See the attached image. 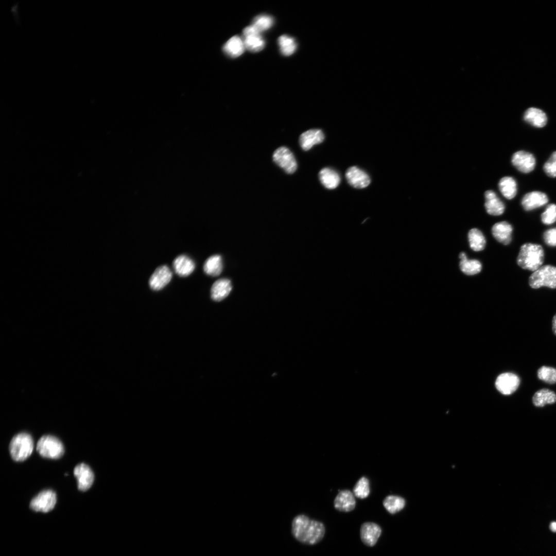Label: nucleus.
<instances>
[{"mask_svg":"<svg viewBox=\"0 0 556 556\" xmlns=\"http://www.w3.org/2000/svg\"><path fill=\"white\" fill-rule=\"evenodd\" d=\"M37 450L43 457L57 459L64 453V446L60 440L55 436L45 435L38 441Z\"/></svg>","mask_w":556,"mask_h":556,"instance_id":"39448f33","label":"nucleus"},{"mask_svg":"<svg viewBox=\"0 0 556 556\" xmlns=\"http://www.w3.org/2000/svg\"><path fill=\"white\" fill-rule=\"evenodd\" d=\"M172 278V272L170 269L166 265H163L157 268L151 275L149 284L150 288L154 290H159L163 288L170 281Z\"/></svg>","mask_w":556,"mask_h":556,"instance_id":"ddd939ff","label":"nucleus"},{"mask_svg":"<svg viewBox=\"0 0 556 556\" xmlns=\"http://www.w3.org/2000/svg\"><path fill=\"white\" fill-rule=\"evenodd\" d=\"M173 267L178 275L187 276L193 272L195 265L192 259L188 256L180 255L174 259Z\"/></svg>","mask_w":556,"mask_h":556,"instance_id":"aec40b11","label":"nucleus"},{"mask_svg":"<svg viewBox=\"0 0 556 556\" xmlns=\"http://www.w3.org/2000/svg\"><path fill=\"white\" fill-rule=\"evenodd\" d=\"M273 161L288 173H292L297 168L296 160L290 150L286 147L277 148L273 153Z\"/></svg>","mask_w":556,"mask_h":556,"instance_id":"0eeeda50","label":"nucleus"},{"mask_svg":"<svg viewBox=\"0 0 556 556\" xmlns=\"http://www.w3.org/2000/svg\"><path fill=\"white\" fill-rule=\"evenodd\" d=\"M524 119L527 123L537 128L544 127L547 122V117L545 113L539 109L533 107L525 111Z\"/></svg>","mask_w":556,"mask_h":556,"instance_id":"4be33fe9","label":"nucleus"},{"mask_svg":"<svg viewBox=\"0 0 556 556\" xmlns=\"http://www.w3.org/2000/svg\"><path fill=\"white\" fill-rule=\"evenodd\" d=\"M74 474L77 480L78 488L80 491H86L91 487L94 475L88 465L83 463L78 464L74 470Z\"/></svg>","mask_w":556,"mask_h":556,"instance_id":"9b49d317","label":"nucleus"},{"mask_svg":"<svg viewBox=\"0 0 556 556\" xmlns=\"http://www.w3.org/2000/svg\"><path fill=\"white\" fill-rule=\"evenodd\" d=\"M468 240L471 248L474 251H482L485 247V237L478 229L473 228L469 231Z\"/></svg>","mask_w":556,"mask_h":556,"instance_id":"c85d7f7f","label":"nucleus"},{"mask_svg":"<svg viewBox=\"0 0 556 556\" xmlns=\"http://www.w3.org/2000/svg\"><path fill=\"white\" fill-rule=\"evenodd\" d=\"M519 384V377L511 372L500 374L495 381L496 389L504 395H510L514 393L518 389Z\"/></svg>","mask_w":556,"mask_h":556,"instance_id":"1a4fd4ad","label":"nucleus"},{"mask_svg":"<svg viewBox=\"0 0 556 556\" xmlns=\"http://www.w3.org/2000/svg\"><path fill=\"white\" fill-rule=\"evenodd\" d=\"M324 140L322 131L312 129L302 133L299 137L300 145L304 151L310 149L314 145L321 143Z\"/></svg>","mask_w":556,"mask_h":556,"instance_id":"2eb2a0df","label":"nucleus"},{"mask_svg":"<svg viewBox=\"0 0 556 556\" xmlns=\"http://www.w3.org/2000/svg\"><path fill=\"white\" fill-rule=\"evenodd\" d=\"M460 262L459 264L461 271L465 274L473 275L479 273L482 269V265L477 259H468L466 254L462 252L459 254Z\"/></svg>","mask_w":556,"mask_h":556,"instance_id":"393cba45","label":"nucleus"},{"mask_svg":"<svg viewBox=\"0 0 556 556\" xmlns=\"http://www.w3.org/2000/svg\"><path fill=\"white\" fill-rule=\"evenodd\" d=\"M550 529L553 531L556 532V522H553L550 526Z\"/></svg>","mask_w":556,"mask_h":556,"instance_id":"58836bf2","label":"nucleus"},{"mask_svg":"<svg viewBox=\"0 0 556 556\" xmlns=\"http://www.w3.org/2000/svg\"><path fill=\"white\" fill-rule=\"evenodd\" d=\"M383 505L389 513L393 514L404 508L405 500L398 496L389 495L384 499Z\"/></svg>","mask_w":556,"mask_h":556,"instance_id":"c756f323","label":"nucleus"},{"mask_svg":"<svg viewBox=\"0 0 556 556\" xmlns=\"http://www.w3.org/2000/svg\"><path fill=\"white\" fill-rule=\"evenodd\" d=\"M498 187L502 195L508 199H513L517 193V184L511 177L502 178L498 183Z\"/></svg>","mask_w":556,"mask_h":556,"instance_id":"cd10ccee","label":"nucleus"},{"mask_svg":"<svg viewBox=\"0 0 556 556\" xmlns=\"http://www.w3.org/2000/svg\"><path fill=\"white\" fill-rule=\"evenodd\" d=\"M532 402L536 407H543L546 404H552L556 402V394L548 389H541L534 394Z\"/></svg>","mask_w":556,"mask_h":556,"instance_id":"a878e982","label":"nucleus"},{"mask_svg":"<svg viewBox=\"0 0 556 556\" xmlns=\"http://www.w3.org/2000/svg\"><path fill=\"white\" fill-rule=\"evenodd\" d=\"M548 201L547 196L540 191L526 194L522 200V205L526 211H531L545 205Z\"/></svg>","mask_w":556,"mask_h":556,"instance_id":"dca6fc26","label":"nucleus"},{"mask_svg":"<svg viewBox=\"0 0 556 556\" xmlns=\"http://www.w3.org/2000/svg\"><path fill=\"white\" fill-rule=\"evenodd\" d=\"M325 532L324 524L311 519L304 514L296 516L291 523V533L298 542L309 545H315L323 539Z\"/></svg>","mask_w":556,"mask_h":556,"instance_id":"f257e3e1","label":"nucleus"},{"mask_svg":"<svg viewBox=\"0 0 556 556\" xmlns=\"http://www.w3.org/2000/svg\"><path fill=\"white\" fill-rule=\"evenodd\" d=\"M33 448V441L28 433L21 432L13 437L9 444L11 458L18 462L23 461L31 454Z\"/></svg>","mask_w":556,"mask_h":556,"instance_id":"7ed1b4c3","label":"nucleus"},{"mask_svg":"<svg viewBox=\"0 0 556 556\" xmlns=\"http://www.w3.org/2000/svg\"><path fill=\"white\" fill-rule=\"evenodd\" d=\"M232 288L230 280L227 279H219L216 281L212 286L211 298L215 301H220L229 294Z\"/></svg>","mask_w":556,"mask_h":556,"instance_id":"412c9836","label":"nucleus"},{"mask_svg":"<svg viewBox=\"0 0 556 556\" xmlns=\"http://www.w3.org/2000/svg\"><path fill=\"white\" fill-rule=\"evenodd\" d=\"M537 376L540 380L549 384L556 383V369L547 366H542L537 372Z\"/></svg>","mask_w":556,"mask_h":556,"instance_id":"473e14b6","label":"nucleus"},{"mask_svg":"<svg viewBox=\"0 0 556 556\" xmlns=\"http://www.w3.org/2000/svg\"><path fill=\"white\" fill-rule=\"evenodd\" d=\"M345 178L348 183L356 188H363L370 183L369 175L357 166L349 168L345 172Z\"/></svg>","mask_w":556,"mask_h":556,"instance_id":"4468645a","label":"nucleus"},{"mask_svg":"<svg viewBox=\"0 0 556 556\" xmlns=\"http://www.w3.org/2000/svg\"><path fill=\"white\" fill-rule=\"evenodd\" d=\"M274 20L272 16L262 14L256 16L252 22L253 26L257 31L262 33L271 27L273 24Z\"/></svg>","mask_w":556,"mask_h":556,"instance_id":"2f4dec72","label":"nucleus"},{"mask_svg":"<svg viewBox=\"0 0 556 556\" xmlns=\"http://www.w3.org/2000/svg\"><path fill=\"white\" fill-rule=\"evenodd\" d=\"M486 212L492 215H500L505 211V206L502 201L492 190H487L484 194Z\"/></svg>","mask_w":556,"mask_h":556,"instance_id":"6ab92c4d","label":"nucleus"},{"mask_svg":"<svg viewBox=\"0 0 556 556\" xmlns=\"http://www.w3.org/2000/svg\"><path fill=\"white\" fill-rule=\"evenodd\" d=\"M222 260L221 256L219 255H214L208 257L203 266L205 273L213 276L219 275L222 272Z\"/></svg>","mask_w":556,"mask_h":556,"instance_id":"bb28decb","label":"nucleus"},{"mask_svg":"<svg viewBox=\"0 0 556 556\" xmlns=\"http://www.w3.org/2000/svg\"><path fill=\"white\" fill-rule=\"evenodd\" d=\"M56 501V494L54 491L44 490L31 500L30 508L36 512L47 513L54 509Z\"/></svg>","mask_w":556,"mask_h":556,"instance_id":"423d86ee","label":"nucleus"},{"mask_svg":"<svg viewBox=\"0 0 556 556\" xmlns=\"http://www.w3.org/2000/svg\"><path fill=\"white\" fill-rule=\"evenodd\" d=\"M512 164L520 172L529 173L535 168L536 161L531 153L523 150L515 152L512 157Z\"/></svg>","mask_w":556,"mask_h":556,"instance_id":"9d476101","label":"nucleus"},{"mask_svg":"<svg viewBox=\"0 0 556 556\" xmlns=\"http://www.w3.org/2000/svg\"><path fill=\"white\" fill-rule=\"evenodd\" d=\"M242 40L246 49L252 53L258 52L265 46V40L261 33L252 25L244 29Z\"/></svg>","mask_w":556,"mask_h":556,"instance_id":"6e6552de","label":"nucleus"},{"mask_svg":"<svg viewBox=\"0 0 556 556\" xmlns=\"http://www.w3.org/2000/svg\"><path fill=\"white\" fill-rule=\"evenodd\" d=\"M334 504L335 509L339 511L350 512L356 506L354 495L348 490L340 491L335 497Z\"/></svg>","mask_w":556,"mask_h":556,"instance_id":"f3484780","label":"nucleus"},{"mask_svg":"<svg viewBox=\"0 0 556 556\" xmlns=\"http://www.w3.org/2000/svg\"><path fill=\"white\" fill-rule=\"evenodd\" d=\"M246 49L242 38L235 36L231 38L223 45V50L231 58H237L243 54Z\"/></svg>","mask_w":556,"mask_h":556,"instance_id":"b1692460","label":"nucleus"},{"mask_svg":"<svg viewBox=\"0 0 556 556\" xmlns=\"http://www.w3.org/2000/svg\"><path fill=\"white\" fill-rule=\"evenodd\" d=\"M542 222L547 225L551 224L556 221V204H548L545 211L541 215Z\"/></svg>","mask_w":556,"mask_h":556,"instance_id":"f704fd0d","label":"nucleus"},{"mask_svg":"<svg viewBox=\"0 0 556 556\" xmlns=\"http://www.w3.org/2000/svg\"><path fill=\"white\" fill-rule=\"evenodd\" d=\"M529 284L533 289L543 286L556 288V267L550 265H542L530 276Z\"/></svg>","mask_w":556,"mask_h":556,"instance_id":"20e7f679","label":"nucleus"},{"mask_svg":"<svg viewBox=\"0 0 556 556\" xmlns=\"http://www.w3.org/2000/svg\"><path fill=\"white\" fill-rule=\"evenodd\" d=\"M381 533L380 527L376 523L366 522L360 529V536L362 542L366 546H374Z\"/></svg>","mask_w":556,"mask_h":556,"instance_id":"f8f14e48","label":"nucleus"},{"mask_svg":"<svg viewBox=\"0 0 556 556\" xmlns=\"http://www.w3.org/2000/svg\"><path fill=\"white\" fill-rule=\"evenodd\" d=\"M552 329L554 334L556 336V314L554 315L552 318Z\"/></svg>","mask_w":556,"mask_h":556,"instance_id":"4c0bfd02","label":"nucleus"},{"mask_svg":"<svg viewBox=\"0 0 556 556\" xmlns=\"http://www.w3.org/2000/svg\"><path fill=\"white\" fill-rule=\"evenodd\" d=\"M544 259V252L541 245L526 243L520 247L516 262L522 269L534 272L542 266Z\"/></svg>","mask_w":556,"mask_h":556,"instance_id":"f03ea898","label":"nucleus"},{"mask_svg":"<svg viewBox=\"0 0 556 556\" xmlns=\"http://www.w3.org/2000/svg\"><path fill=\"white\" fill-rule=\"evenodd\" d=\"M278 44L281 53L286 56L293 54L297 48V43L295 40L292 37L286 34L282 35L279 38Z\"/></svg>","mask_w":556,"mask_h":556,"instance_id":"7c9ffc66","label":"nucleus"},{"mask_svg":"<svg viewBox=\"0 0 556 556\" xmlns=\"http://www.w3.org/2000/svg\"><path fill=\"white\" fill-rule=\"evenodd\" d=\"M370 490L369 480L365 477H362L355 485L353 488V494L356 497L363 499L369 496Z\"/></svg>","mask_w":556,"mask_h":556,"instance_id":"72a5a7b5","label":"nucleus"},{"mask_svg":"<svg viewBox=\"0 0 556 556\" xmlns=\"http://www.w3.org/2000/svg\"><path fill=\"white\" fill-rule=\"evenodd\" d=\"M319 177L322 184L329 189L336 188L340 182L339 173L328 167L323 168L320 171Z\"/></svg>","mask_w":556,"mask_h":556,"instance_id":"5701e85b","label":"nucleus"},{"mask_svg":"<svg viewBox=\"0 0 556 556\" xmlns=\"http://www.w3.org/2000/svg\"><path fill=\"white\" fill-rule=\"evenodd\" d=\"M545 242L551 247L556 246V228L546 230L543 234Z\"/></svg>","mask_w":556,"mask_h":556,"instance_id":"e433bc0d","label":"nucleus"},{"mask_svg":"<svg viewBox=\"0 0 556 556\" xmlns=\"http://www.w3.org/2000/svg\"><path fill=\"white\" fill-rule=\"evenodd\" d=\"M543 169L550 177H556V151L553 152L544 165Z\"/></svg>","mask_w":556,"mask_h":556,"instance_id":"c9c22d12","label":"nucleus"},{"mask_svg":"<svg viewBox=\"0 0 556 556\" xmlns=\"http://www.w3.org/2000/svg\"><path fill=\"white\" fill-rule=\"evenodd\" d=\"M512 231V225L507 221L497 222L492 228L493 237L504 245H508L511 242Z\"/></svg>","mask_w":556,"mask_h":556,"instance_id":"a211bd4d","label":"nucleus"}]
</instances>
